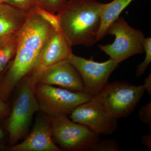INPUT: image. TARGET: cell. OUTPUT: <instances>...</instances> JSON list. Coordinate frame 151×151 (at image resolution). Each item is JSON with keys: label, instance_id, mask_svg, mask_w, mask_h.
Here are the masks:
<instances>
[{"label": "cell", "instance_id": "4fadbf2b", "mask_svg": "<svg viewBox=\"0 0 151 151\" xmlns=\"http://www.w3.org/2000/svg\"><path fill=\"white\" fill-rule=\"evenodd\" d=\"M28 14L8 4L0 3V39L17 34Z\"/></svg>", "mask_w": 151, "mask_h": 151}, {"label": "cell", "instance_id": "2e32d148", "mask_svg": "<svg viewBox=\"0 0 151 151\" xmlns=\"http://www.w3.org/2000/svg\"><path fill=\"white\" fill-rule=\"evenodd\" d=\"M67 2V0H36V6L52 13H58Z\"/></svg>", "mask_w": 151, "mask_h": 151}, {"label": "cell", "instance_id": "277c9868", "mask_svg": "<svg viewBox=\"0 0 151 151\" xmlns=\"http://www.w3.org/2000/svg\"><path fill=\"white\" fill-rule=\"evenodd\" d=\"M15 101L8 124L10 143L21 139L29 127L34 114L40 110L35 94L36 83L30 76L25 77Z\"/></svg>", "mask_w": 151, "mask_h": 151}, {"label": "cell", "instance_id": "ba28073f", "mask_svg": "<svg viewBox=\"0 0 151 151\" xmlns=\"http://www.w3.org/2000/svg\"><path fill=\"white\" fill-rule=\"evenodd\" d=\"M78 70L81 76L84 92L94 97L105 89L109 84L111 73L119 63L110 59L104 62H98L77 56L73 53L67 59Z\"/></svg>", "mask_w": 151, "mask_h": 151}, {"label": "cell", "instance_id": "ac0fdd59", "mask_svg": "<svg viewBox=\"0 0 151 151\" xmlns=\"http://www.w3.org/2000/svg\"><path fill=\"white\" fill-rule=\"evenodd\" d=\"M2 2L8 4L27 13L36 7V0H2Z\"/></svg>", "mask_w": 151, "mask_h": 151}, {"label": "cell", "instance_id": "30bf717a", "mask_svg": "<svg viewBox=\"0 0 151 151\" xmlns=\"http://www.w3.org/2000/svg\"><path fill=\"white\" fill-rule=\"evenodd\" d=\"M30 76L36 84L55 85L74 92H84L81 76L67 59L49 66L37 75Z\"/></svg>", "mask_w": 151, "mask_h": 151}, {"label": "cell", "instance_id": "ffe728a7", "mask_svg": "<svg viewBox=\"0 0 151 151\" xmlns=\"http://www.w3.org/2000/svg\"><path fill=\"white\" fill-rule=\"evenodd\" d=\"M119 150L118 143L116 140L107 139L100 140L92 147V151H118Z\"/></svg>", "mask_w": 151, "mask_h": 151}, {"label": "cell", "instance_id": "9a60e30c", "mask_svg": "<svg viewBox=\"0 0 151 151\" xmlns=\"http://www.w3.org/2000/svg\"><path fill=\"white\" fill-rule=\"evenodd\" d=\"M18 35L0 39V74L2 73L11 59L14 57L17 47Z\"/></svg>", "mask_w": 151, "mask_h": 151}, {"label": "cell", "instance_id": "8fae6325", "mask_svg": "<svg viewBox=\"0 0 151 151\" xmlns=\"http://www.w3.org/2000/svg\"><path fill=\"white\" fill-rule=\"evenodd\" d=\"M72 47L61 30L52 29L42 49L37 66L31 75H37L49 66L67 59L73 53Z\"/></svg>", "mask_w": 151, "mask_h": 151}, {"label": "cell", "instance_id": "cb8c5ba5", "mask_svg": "<svg viewBox=\"0 0 151 151\" xmlns=\"http://www.w3.org/2000/svg\"><path fill=\"white\" fill-rule=\"evenodd\" d=\"M145 87V90L147 91L148 94L151 95V75L149 74L145 80V84H143Z\"/></svg>", "mask_w": 151, "mask_h": 151}, {"label": "cell", "instance_id": "6da1fadb", "mask_svg": "<svg viewBox=\"0 0 151 151\" xmlns=\"http://www.w3.org/2000/svg\"><path fill=\"white\" fill-rule=\"evenodd\" d=\"M52 29L35 9L29 13L19 32L13 60L0 80L1 100L5 102L19 82L35 69L44 44Z\"/></svg>", "mask_w": 151, "mask_h": 151}, {"label": "cell", "instance_id": "7a4b0ae2", "mask_svg": "<svg viewBox=\"0 0 151 151\" xmlns=\"http://www.w3.org/2000/svg\"><path fill=\"white\" fill-rule=\"evenodd\" d=\"M105 4L96 0H69L57 14L60 30L71 46L97 42Z\"/></svg>", "mask_w": 151, "mask_h": 151}, {"label": "cell", "instance_id": "484cf974", "mask_svg": "<svg viewBox=\"0 0 151 151\" xmlns=\"http://www.w3.org/2000/svg\"><path fill=\"white\" fill-rule=\"evenodd\" d=\"M0 3H2V0H0Z\"/></svg>", "mask_w": 151, "mask_h": 151}, {"label": "cell", "instance_id": "8992f818", "mask_svg": "<svg viewBox=\"0 0 151 151\" xmlns=\"http://www.w3.org/2000/svg\"><path fill=\"white\" fill-rule=\"evenodd\" d=\"M50 120L53 139L65 150L91 151L100 140L99 134L65 115L51 116Z\"/></svg>", "mask_w": 151, "mask_h": 151}, {"label": "cell", "instance_id": "e0dca14e", "mask_svg": "<svg viewBox=\"0 0 151 151\" xmlns=\"http://www.w3.org/2000/svg\"><path fill=\"white\" fill-rule=\"evenodd\" d=\"M144 51L145 52V56L143 61L137 66L136 76L137 77H140L144 74L146 69L151 62V38H145L144 42Z\"/></svg>", "mask_w": 151, "mask_h": 151}, {"label": "cell", "instance_id": "7402d4cb", "mask_svg": "<svg viewBox=\"0 0 151 151\" xmlns=\"http://www.w3.org/2000/svg\"><path fill=\"white\" fill-rule=\"evenodd\" d=\"M2 73L0 74V80L2 77ZM10 114V109L7 104L0 99V119L5 118Z\"/></svg>", "mask_w": 151, "mask_h": 151}, {"label": "cell", "instance_id": "44dd1931", "mask_svg": "<svg viewBox=\"0 0 151 151\" xmlns=\"http://www.w3.org/2000/svg\"><path fill=\"white\" fill-rule=\"evenodd\" d=\"M139 117L141 121L149 126L151 129V102H149L141 108L139 112Z\"/></svg>", "mask_w": 151, "mask_h": 151}, {"label": "cell", "instance_id": "d4e9b609", "mask_svg": "<svg viewBox=\"0 0 151 151\" xmlns=\"http://www.w3.org/2000/svg\"><path fill=\"white\" fill-rule=\"evenodd\" d=\"M4 137V132L0 128V142L3 139Z\"/></svg>", "mask_w": 151, "mask_h": 151}, {"label": "cell", "instance_id": "5b68a950", "mask_svg": "<svg viewBox=\"0 0 151 151\" xmlns=\"http://www.w3.org/2000/svg\"><path fill=\"white\" fill-rule=\"evenodd\" d=\"M108 34L115 36L114 42L106 45H99V48L110 57V59L118 63L144 52L145 37L144 33L130 26L123 17H119L111 25Z\"/></svg>", "mask_w": 151, "mask_h": 151}, {"label": "cell", "instance_id": "d6986e66", "mask_svg": "<svg viewBox=\"0 0 151 151\" xmlns=\"http://www.w3.org/2000/svg\"><path fill=\"white\" fill-rule=\"evenodd\" d=\"M35 9L36 12L43 19L49 24L51 25L53 29L56 30H60L59 19L57 14H55L45 10L38 7H36Z\"/></svg>", "mask_w": 151, "mask_h": 151}, {"label": "cell", "instance_id": "603a6c76", "mask_svg": "<svg viewBox=\"0 0 151 151\" xmlns=\"http://www.w3.org/2000/svg\"><path fill=\"white\" fill-rule=\"evenodd\" d=\"M142 144L144 146L147 147L151 150V134H147L144 135L142 137L141 139Z\"/></svg>", "mask_w": 151, "mask_h": 151}, {"label": "cell", "instance_id": "9c48e42d", "mask_svg": "<svg viewBox=\"0 0 151 151\" xmlns=\"http://www.w3.org/2000/svg\"><path fill=\"white\" fill-rule=\"evenodd\" d=\"M73 122L87 127L98 134H113L118 127L117 120L92 97L78 105L70 113Z\"/></svg>", "mask_w": 151, "mask_h": 151}, {"label": "cell", "instance_id": "52a82bcc", "mask_svg": "<svg viewBox=\"0 0 151 151\" xmlns=\"http://www.w3.org/2000/svg\"><path fill=\"white\" fill-rule=\"evenodd\" d=\"M35 94L40 110L51 116L65 115L91 100L84 92H74L52 85L37 84Z\"/></svg>", "mask_w": 151, "mask_h": 151}, {"label": "cell", "instance_id": "3957f363", "mask_svg": "<svg viewBox=\"0 0 151 151\" xmlns=\"http://www.w3.org/2000/svg\"><path fill=\"white\" fill-rule=\"evenodd\" d=\"M144 85H135L124 81L109 83L93 98L115 119L125 118L133 112L143 97Z\"/></svg>", "mask_w": 151, "mask_h": 151}, {"label": "cell", "instance_id": "7c38bea8", "mask_svg": "<svg viewBox=\"0 0 151 151\" xmlns=\"http://www.w3.org/2000/svg\"><path fill=\"white\" fill-rule=\"evenodd\" d=\"M14 151H60L55 143L51 133L50 120L37 119L33 129L21 143L10 148Z\"/></svg>", "mask_w": 151, "mask_h": 151}, {"label": "cell", "instance_id": "5bb4252c", "mask_svg": "<svg viewBox=\"0 0 151 151\" xmlns=\"http://www.w3.org/2000/svg\"><path fill=\"white\" fill-rule=\"evenodd\" d=\"M133 0H113L105 4L101 14V24L97 36V41L101 40L107 35L108 31L116 20L122 11Z\"/></svg>", "mask_w": 151, "mask_h": 151}]
</instances>
